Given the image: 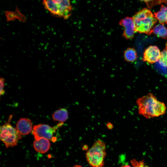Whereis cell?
Listing matches in <instances>:
<instances>
[{"label": "cell", "instance_id": "9c48e42d", "mask_svg": "<svg viewBox=\"0 0 167 167\" xmlns=\"http://www.w3.org/2000/svg\"><path fill=\"white\" fill-rule=\"evenodd\" d=\"M16 128L21 135H28L31 132L32 130V122L29 119L21 118L16 124Z\"/></svg>", "mask_w": 167, "mask_h": 167}, {"label": "cell", "instance_id": "6da1fadb", "mask_svg": "<svg viewBox=\"0 0 167 167\" xmlns=\"http://www.w3.org/2000/svg\"><path fill=\"white\" fill-rule=\"evenodd\" d=\"M136 103L139 114L148 118L159 117L164 114L166 112L165 104L158 101L151 93L138 98Z\"/></svg>", "mask_w": 167, "mask_h": 167}, {"label": "cell", "instance_id": "9a60e30c", "mask_svg": "<svg viewBox=\"0 0 167 167\" xmlns=\"http://www.w3.org/2000/svg\"><path fill=\"white\" fill-rule=\"evenodd\" d=\"M145 3L148 7L151 8L153 6L163 3H167V0H139Z\"/></svg>", "mask_w": 167, "mask_h": 167}, {"label": "cell", "instance_id": "30bf717a", "mask_svg": "<svg viewBox=\"0 0 167 167\" xmlns=\"http://www.w3.org/2000/svg\"><path fill=\"white\" fill-rule=\"evenodd\" d=\"M35 139L33 145L34 149L36 152L44 153L48 151L50 146L49 140L43 138H40Z\"/></svg>", "mask_w": 167, "mask_h": 167}, {"label": "cell", "instance_id": "8992f818", "mask_svg": "<svg viewBox=\"0 0 167 167\" xmlns=\"http://www.w3.org/2000/svg\"><path fill=\"white\" fill-rule=\"evenodd\" d=\"M63 124V122H61L52 127L43 124L36 125L33 127L32 133L35 139L43 138L55 142L57 139L54 136V134Z\"/></svg>", "mask_w": 167, "mask_h": 167}, {"label": "cell", "instance_id": "ac0fdd59", "mask_svg": "<svg viewBox=\"0 0 167 167\" xmlns=\"http://www.w3.org/2000/svg\"><path fill=\"white\" fill-rule=\"evenodd\" d=\"M166 49H167V41L166 43Z\"/></svg>", "mask_w": 167, "mask_h": 167}, {"label": "cell", "instance_id": "e0dca14e", "mask_svg": "<svg viewBox=\"0 0 167 167\" xmlns=\"http://www.w3.org/2000/svg\"><path fill=\"white\" fill-rule=\"evenodd\" d=\"M0 95H3L5 93L4 90V79L2 78H0Z\"/></svg>", "mask_w": 167, "mask_h": 167}, {"label": "cell", "instance_id": "8fae6325", "mask_svg": "<svg viewBox=\"0 0 167 167\" xmlns=\"http://www.w3.org/2000/svg\"><path fill=\"white\" fill-rule=\"evenodd\" d=\"M154 15L161 24H167V6L162 4L160 10L155 12Z\"/></svg>", "mask_w": 167, "mask_h": 167}, {"label": "cell", "instance_id": "4fadbf2b", "mask_svg": "<svg viewBox=\"0 0 167 167\" xmlns=\"http://www.w3.org/2000/svg\"><path fill=\"white\" fill-rule=\"evenodd\" d=\"M152 33L158 37L164 39L167 38V29L162 24L154 27L151 31V34Z\"/></svg>", "mask_w": 167, "mask_h": 167}, {"label": "cell", "instance_id": "52a82bcc", "mask_svg": "<svg viewBox=\"0 0 167 167\" xmlns=\"http://www.w3.org/2000/svg\"><path fill=\"white\" fill-rule=\"evenodd\" d=\"M119 24L124 28L123 33V37L128 40L133 38L135 32L133 18L127 17L122 19L120 21Z\"/></svg>", "mask_w": 167, "mask_h": 167}, {"label": "cell", "instance_id": "5bb4252c", "mask_svg": "<svg viewBox=\"0 0 167 167\" xmlns=\"http://www.w3.org/2000/svg\"><path fill=\"white\" fill-rule=\"evenodd\" d=\"M123 57L124 60L128 62H133L137 58V54L134 48L129 47L124 52Z\"/></svg>", "mask_w": 167, "mask_h": 167}, {"label": "cell", "instance_id": "ba28073f", "mask_svg": "<svg viewBox=\"0 0 167 167\" xmlns=\"http://www.w3.org/2000/svg\"><path fill=\"white\" fill-rule=\"evenodd\" d=\"M161 53L158 48L156 45H150L144 51L143 60L144 62L152 64L159 60Z\"/></svg>", "mask_w": 167, "mask_h": 167}, {"label": "cell", "instance_id": "7c38bea8", "mask_svg": "<svg viewBox=\"0 0 167 167\" xmlns=\"http://www.w3.org/2000/svg\"><path fill=\"white\" fill-rule=\"evenodd\" d=\"M68 112L65 109H59L52 114V118L54 121L63 122L67 120L68 118Z\"/></svg>", "mask_w": 167, "mask_h": 167}, {"label": "cell", "instance_id": "3957f363", "mask_svg": "<svg viewBox=\"0 0 167 167\" xmlns=\"http://www.w3.org/2000/svg\"><path fill=\"white\" fill-rule=\"evenodd\" d=\"M42 3L45 8L55 17L67 19L71 14L72 8L70 0H43Z\"/></svg>", "mask_w": 167, "mask_h": 167}, {"label": "cell", "instance_id": "5b68a950", "mask_svg": "<svg viewBox=\"0 0 167 167\" xmlns=\"http://www.w3.org/2000/svg\"><path fill=\"white\" fill-rule=\"evenodd\" d=\"M0 138L6 148L17 145V142L22 138L21 135L16 128L8 123H6L0 127Z\"/></svg>", "mask_w": 167, "mask_h": 167}, {"label": "cell", "instance_id": "2e32d148", "mask_svg": "<svg viewBox=\"0 0 167 167\" xmlns=\"http://www.w3.org/2000/svg\"><path fill=\"white\" fill-rule=\"evenodd\" d=\"M159 62L161 65L167 67V49L164 50L161 53Z\"/></svg>", "mask_w": 167, "mask_h": 167}, {"label": "cell", "instance_id": "7a4b0ae2", "mask_svg": "<svg viewBox=\"0 0 167 167\" xmlns=\"http://www.w3.org/2000/svg\"><path fill=\"white\" fill-rule=\"evenodd\" d=\"M135 31L140 33L151 34L154 26L157 22V19L151 10L143 8L136 12L133 16Z\"/></svg>", "mask_w": 167, "mask_h": 167}, {"label": "cell", "instance_id": "277c9868", "mask_svg": "<svg viewBox=\"0 0 167 167\" xmlns=\"http://www.w3.org/2000/svg\"><path fill=\"white\" fill-rule=\"evenodd\" d=\"M106 149L104 142L100 139L96 141L86 153V160L89 165L93 167L103 166L106 154Z\"/></svg>", "mask_w": 167, "mask_h": 167}]
</instances>
